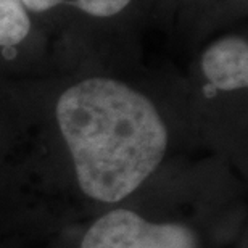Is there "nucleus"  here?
Instances as JSON below:
<instances>
[{"instance_id":"1","label":"nucleus","mask_w":248,"mask_h":248,"mask_svg":"<svg viewBox=\"0 0 248 248\" xmlns=\"http://www.w3.org/2000/svg\"><path fill=\"white\" fill-rule=\"evenodd\" d=\"M0 126L41 142L78 195L107 208L160 170L176 134L195 132L182 78L152 76L140 60L121 58L3 89Z\"/></svg>"},{"instance_id":"2","label":"nucleus","mask_w":248,"mask_h":248,"mask_svg":"<svg viewBox=\"0 0 248 248\" xmlns=\"http://www.w3.org/2000/svg\"><path fill=\"white\" fill-rule=\"evenodd\" d=\"M53 36L87 58L142 55V39L156 29V0H21Z\"/></svg>"},{"instance_id":"6","label":"nucleus","mask_w":248,"mask_h":248,"mask_svg":"<svg viewBox=\"0 0 248 248\" xmlns=\"http://www.w3.org/2000/svg\"><path fill=\"white\" fill-rule=\"evenodd\" d=\"M158 3V12H160V5H161V0H156ZM156 29H158V16H156Z\"/></svg>"},{"instance_id":"4","label":"nucleus","mask_w":248,"mask_h":248,"mask_svg":"<svg viewBox=\"0 0 248 248\" xmlns=\"http://www.w3.org/2000/svg\"><path fill=\"white\" fill-rule=\"evenodd\" d=\"M78 248H203V244L184 221H155L132 208L111 206L84 231Z\"/></svg>"},{"instance_id":"3","label":"nucleus","mask_w":248,"mask_h":248,"mask_svg":"<svg viewBox=\"0 0 248 248\" xmlns=\"http://www.w3.org/2000/svg\"><path fill=\"white\" fill-rule=\"evenodd\" d=\"M91 60L44 28L21 0H0V91Z\"/></svg>"},{"instance_id":"5","label":"nucleus","mask_w":248,"mask_h":248,"mask_svg":"<svg viewBox=\"0 0 248 248\" xmlns=\"http://www.w3.org/2000/svg\"><path fill=\"white\" fill-rule=\"evenodd\" d=\"M248 16V0H161L158 29L172 46L190 53L203 41Z\"/></svg>"}]
</instances>
